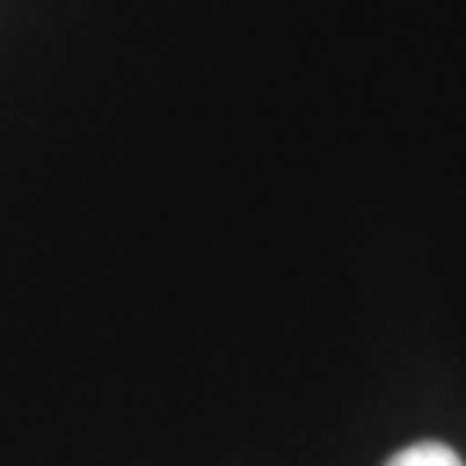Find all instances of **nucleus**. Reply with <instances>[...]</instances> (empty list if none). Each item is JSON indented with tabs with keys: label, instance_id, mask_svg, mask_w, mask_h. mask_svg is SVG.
<instances>
[{
	"label": "nucleus",
	"instance_id": "nucleus-1",
	"mask_svg": "<svg viewBox=\"0 0 466 466\" xmlns=\"http://www.w3.org/2000/svg\"><path fill=\"white\" fill-rule=\"evenodd\" d=\"M385 466H466L455 451H451L447 443H412V447H404L397 451Z\"/></svg>",
	"mask_w": 466,
	"mask_h": 466
}]
</instances>
